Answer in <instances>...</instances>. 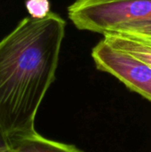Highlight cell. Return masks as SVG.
I'll use <instances>...</instances> for the list:
<instances>
[{"label":"cell","mask_w":151,"mask_h":152,"mask_svg":"<svg viewBox=\"0 0 151 152\" xmlns=\"http://www.w3.org/2000/svg\"><path fill=\"white\" fill-rule=\"evenodd\" d=\"M26 6L30 17L33 18H43L51 12L48 0H28Z\"/></svg>","instance_id":"cell-7"},{"label":"cell","mask_w":151,"mask_h":152,"mask_svg":"<svg viewBox=\"0 0 151 152\" xmlns=\"http://www.w3.org/2000/svg\"><path fill=\"white\" fill-rule=\"evenodd\" d=\"M123 35H125V34H123ZM126 36H129V37L134 38L135 40H137V41H139V42H141V43H142V44H144V45H146L151 47V37H139V36H133V35H126Z\"/></svg>","instance_id":"cell-9"},{"label":"cell","mask_w":151,"mask_h":152,"mask_svg":"<svg viewBox=\"0 0 151 152\" xmlns=\"http://www.w3.org/2000/svg\"><path fill=\"white\" fill-rule=\"evenodd\" d=\"M0 152H11L10 142L0 128Z\"/></svg>","instance_id":"cell-8"},{"label":"cell","mask_w":151,"mask_h":152,"mask_svg":"<svg viewBox=\"0 0 151 152\" xmlns=\"http://www.w3.org/2000/svg\"><path fill=\"white\" fill-rule=\"evenodd\" d=\"M111 33L151 37V19L125 23Z\"/></svg>","instance_id":"cell-6"},{"label":"cell","mask_w":151,"mask_h":152,"mask_svg":"<svg viewBox=\"0 0 151 152\" xmlns=\"http://www.w3.org/2000/svg\"><path fill=\"white\" fill-rule=\"evenodd\" d=\"M65 20L26 17L0 41V128L9 141L36 133L39 106L55 79Z\"/></svg>","instance_id":"cell-1"},{"label":"cell","mask_w":151,"mask_h":152,"mask_svg":"<svg viewBox=\"0 0 151 152\" xmlns=\"http://www.w3.org/2000/svg\"><path fill=\"white\" fill-rule=\"evenodd\" d=\"M103 37L105 42L114 49L134 57L151 68V47L123 34L110 33Z\"/></svg>","instance_id":"cell-5"},{"label":"cell","mask_w":151,"mask_h":152,"mask_svg":"<svg viewBox=\"0 0 151 152\" xmlns=\"http://www.w3.org/2000/svg\"><path fill=\"white\" fill-rule=\"evenodd\" d=\"M96 68L110 74L128 89L151 102V68L134 57L114 49L104 39L92 51Z\"/></svg>","instance_id":"cell-3"},{"label":"cell","mask_w":151,"mask_h":152,"mask_svg":"<svg viewBox=\"0 0 151 152\" xmlns=\"http://www.w3.org/2000/svg\"><path fill=\"white\" fill-rule=\"evenodd\" d=\"M68 16L78 29L104 36L125 23L151 19V0H75Z\"/></svg>","instance_id":"cell-2"},{"label":"cell","mask_w":151,"mask_h":152,"mask_svg":"<svg viewBox=\"0 0 151 152\" xmlns=\"http://www.w3.org/2000/svg\"><path fill=\"white\" fill-rule=\"evenodd\" d=\"M11 152H84L74 145L46 139L36 133L10 141Z\"/></svg>","instance_id":"cell-4"}]
</instances>
